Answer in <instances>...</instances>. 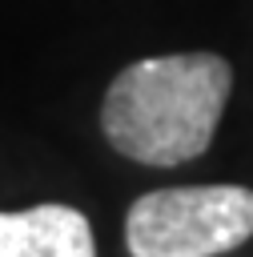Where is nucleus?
I'll list each match as a JSON object with an SVG mask.
<instances>
[{"instance_id": "nucleus-3", "label": "nucleus", "mask_w": 253, "mask_h": 257, "mask_svg": "<svg viewBox=\"0 0 253 257\" xmlns=\"http://www.w3.org/2000/svg\"><path fill=\"white\" fill-rule=\"evenodd\" d=\"M0 257H96L92 225L72 205L0 213Z\"/></svg>"}, {"instance_id": "nucleus-2", "label": "nucleus", "mask_w": 253, "mask_h": 257, "mask_svg": "<svg viewBox=\"0 0 253 257\" xmlns=\"http://www.w3.org/2000/svg\"><path fill=\"white\" fill-rule=\"evenodd\" d=\"M253 237V189L181 185L153 189L124 217L133 257H217Z\"/></svg>"}, {"instance_id": "nucleus-1", "label": "nucleus", "mask_w": 253, "mask_h": 257, "mask_svg": "<svg viewBox=\"0 0 253 257\" xmlns=\"http://www.w3.org/2000/svg\"><path fill=\"white\" fill-rule=\"evenodd\" d=\"M229 92L233 68L217 52L149 56L116 72L100 104V128L120 157L173 169L213 145Z\"/></svg>"}]
</instances>
